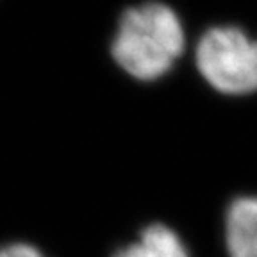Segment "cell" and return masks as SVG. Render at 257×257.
<instances>
[{"mask_svg": "<svg viewBox=\"0 0 257 257\" xmlns=\"http://www.w3.org/2000/svg\"><path fill=\"white\" fill-rule=\"evenodd\" d=\"M184 43V27L177 13L161 2H147L123 13L111 52L131 77L156 80L173 68Z\"/></svg>", "mask_w": 257, "mask_h": 257, "instance_id": "cell-1", "label": "cell"}, {"mask_svg": "<svg viewBox=\"0 0 257 257\" xmlns=\"http://www.w3.org/2000/svg\"><path fill=\"white\" fill-rule=\"evenodd\" d=\"M229 257H257V195L230 202L225 214Z\"/></svg>", "mask_w": 257, "mask_h": 257, "instance_id": "cell-3", "label": "cell"}, {"mask_svg": "<svg viewBox=\"0 0 257 257\" xmlns=\"http://www.w3.org/2000/svg\"><path fill=\"white\" fill-rule=\"evenodd\" d=\"M112 257H189V253L175 230L163 223H152L141 230L136 241L118 248Z\"/></svg>", "mask_w": 257, "mask_h": 257, "instance_id": "cell-4", "label": "cell"}, {"mask_svg": "<svg viewBox=\"0 0 257 257\" xmlns=\"http://www.w3.org/2000/svg\"><path fill=\"white\" fill-rule=\"evenodd\" d=\"M0 257H45V253L29 243H9L0 246Z\"/></svg>", "mask_w": 257, "mask_h": 257, "instance_id": "cell-5", "label": "cell"}, {"mask_svg": "<svg viewBox=\"0 0 257 257\" xmlns=\"http://www.w3.org/2000/svg\"><path fill=\"white\" fill-rule=\"evenodd\" d=\"M195 61L200 75L225 95L257 91V40L237 27H213L198 40Z\"/></svg>", "mask_w": 257, "mask_h": 257, "instance_id": "cell-2", "label": "cell"}]
</instances>
